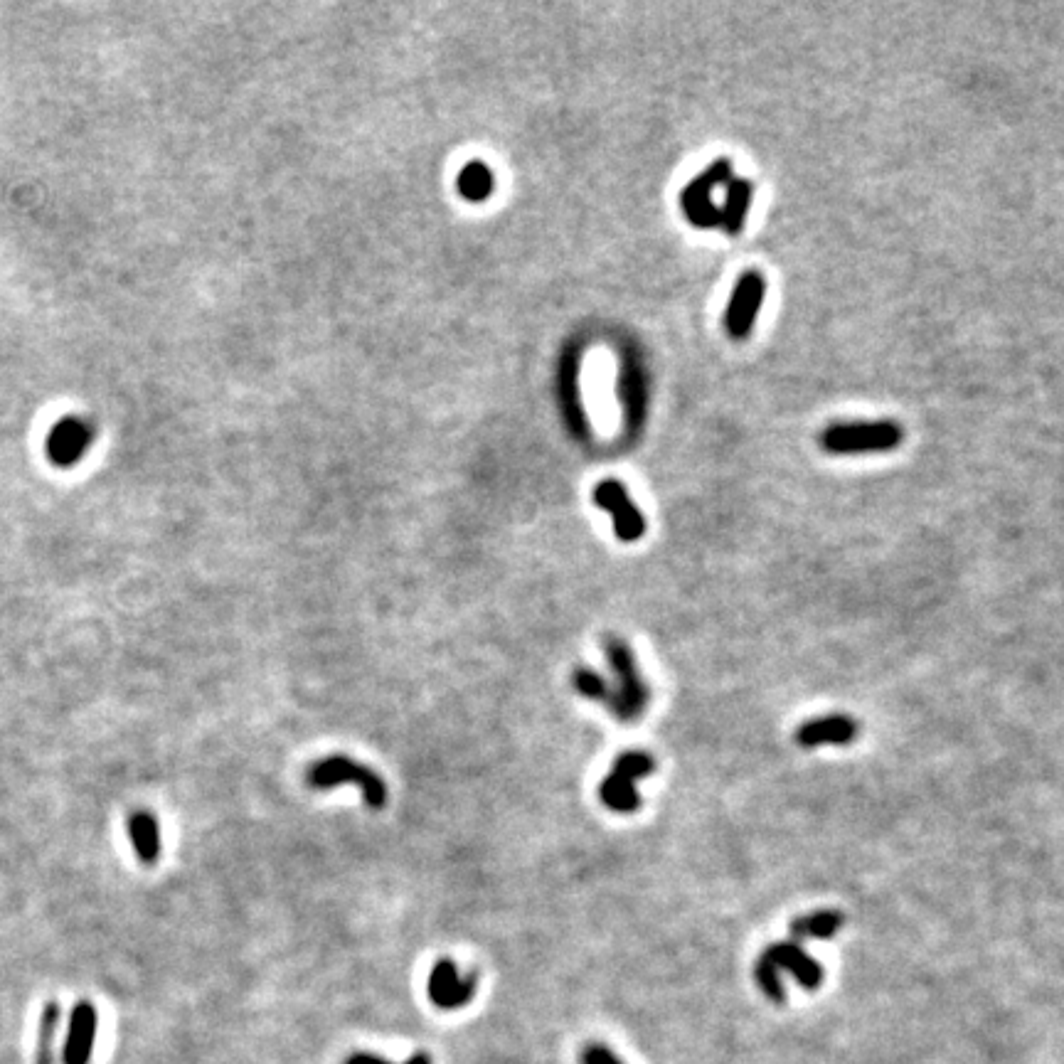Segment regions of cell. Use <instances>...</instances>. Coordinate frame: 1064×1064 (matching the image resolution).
Returning a JSON list of instances; mask_svg holds the SVG:
<instances>
[{
  "mask_svg": "<svg viewBox=\"0 0 1064 1064\" xmlns=\"http://www.w3.org/2000/svg\"><path fill=\"white\" fill-rule=\"evenodd\" d=\"M606 648V661L609 668L614 670V685L609 688V698L604 705L609 707L611 715L621 722H633L643 715V710L648 707L651 700V688L643 680L641 670H638L636 656H633L631 646L619 636H609L604 643Z\"/></svg>",
  "mask_w": 1064,
  "mask_h": 1064,
  "instance_id": "cell-1",
  "label": "cell"
},
{
  "mask_svg": "<svg viewBox=\"0 0 1064 1064\" xmlns=\"http://www.w3.org/2000/svg\"><path fill=\"white\" fill-rule=\"evenodd\" d=\"M656 771V759L648 752L633 749L616 759L606 779L599 786V798L606 808L616 813H636L641 808L636 784Z\"/></svg>",
  "mask_w": 1064,
  "mask_h": 1064,
  "instance_id": "cell-2",
  "label": "cell"
},
{
  "mask_svg": "<svg viewBox=\"0 0 1064 1064\" xmlns=\"http://www.w3.org/2000/svg\"><path fill=\"white\" fill-rule=\"evenodd\" d=\"M904 432L897 422H850L823 429L821 446L831 454H872L892 451L902 444Z\"/></svg>",
  "mask_w": 1064,
  "mask_h": 1064,
  "instance_id": "cell-3",
  "label": "cell"
},
{
  "mask_svg": "<svg viewBox=\"0 0 1064 1064\" xmlns=\"http://www.w3.org/2000/svg\"><path fill=\"white\" fill-rule=\"evenodd\" d=\"M308 786L313 789H335L340 784H355L363 791L370 808H382L387 803V784L375 769L353 762L348 757H328L308 769Z\"/></svg>",
  "mask_w": 1064,
  "mask_h": 1064,
  "instance_id": "cell-4",
  "label": "cell"
},
{
  "mask_svg": "<svg viewBox=\"0 0 1064 1064\" xmlns=\"http://www.w3.org/2000/svg\"><path fill=\"white\" fill-rule=\"evenodd\" d=\"M732 178L734 166L730 158H717L712 166L702 170L698 178H693L685 185L683 193H680V207H683L690 225L700 227V230L722 227V212L720 207L712 202V193H715L720 185L730 183Z\"/></svg>",
  "mask_w": 1064,
  "mask_h": 1064,
  "instance_id": "cell-5",
  "label": "cell"
},
{
  "mask_svg": "<svg viewBox=\"0 0 1064 1064\" xmlns=\"http://www.w3.org/2000/svg\"><path fill=\"white\" fill-rule=\"evenodd\" d=\"M764 294L766 281L762 271L752 269L739 276V281L734 284L730 303H727L725 308V331L730 338H749V333L754 331V323H757L759 308H762L764 303Z\"/></svg>",
  "mask_w": 1064,
  "mask_h": 1064,
  "instance_id": "cell-6",
  "label": "cell"
},
{
  "mask_svg": "<svg viewBox=\"0 0 1064 1064\" xmlns=\"http://www.w3.org/2000/svg\"><path fill=\"white\" fill-rule=\"evenodd\" d=\"M94 436V424L87 417H65L50 429L45 441L47 459L55 466L69 468L84 459L87 449L92 446Z\"/></svg>",
  "mask_w": 1064,
  "mask_h": 1064,
  "instance_id": "cell-7",
  "label": "cell"
},
{
  "mask_svg": "<svg viewBox=\"0 0 1064 1064\" xmlns=\"http://www.w3.org/2000/svg\"><path fill=\"white\" fill-rule=\"evenodd\" d=\"M594 503L611 515L619 540L636 542L646 532V520H643L641 510L636 508V503L629 498V491L619 481L599 483L594 491Z\"/></svg>",
  "mask_w": 1064,
  "mask_h": 1064,
  "instance_id": "cell-8",
  "label": "cell"
},
{
  "mask_svg": "<svg viewBox=\"0 0 1064 1064\" xmlns=\"http://www.w3.org/2000/svg\"><path fill=\"white\" fill-rule=\"evenodd\" d=\"M476 988V973L461 978L459 968L449 959H441L439 964L432 968V973H429V1000L441 1010L464 1008V1005L471 1003V998L476 996Z\"/></svg>",
  "mask_w": 1064,
  "mask_h": 1064,
  "instance_id": "cell-9",
  "label": "cell"
},
{
  "mask_svg": "<svg viewBox=\"0 0 1064 1064\" xmlns=\"http://www.w3.org/2000/svg\"><path fill=\"white\" fill-rule=\"evenodd\" d=\"M99 1013L92 1000H77L69 1015V1028L62 1047V1064H89L97 1042Z\"/></svg>",
  "mask_w": 1064,
  "mask_h": 1064,
  "instance_id": "cell-10",
  "label": "cell"
},
{
  "mask_svg": "<svg viewBox=\"0 0 1064 1064\" xmlns=\"http://www.w3.org/2000/svg\"><path fill=\"white\" fill-rule=\"evenodd\" d=\"M764 956L779 971H789L806 991H816L823 983V966L806 954L798 941H776L764 951Z\"/></svg>",
  "mask_w": 1064,
  "mask_h": 1064,
  "instance_id": "cell-11",
  "label": "cell"
},
{
  "mask_svg": "<svg viewBox=\"0 0 1064 1064\" xmlns=\"http://www.w3.org/2000/svg\"><path fill=\"white\" fill-rule=\"evenodd\" d=\"M858 737V722L848 715H828L803 722L796 730V742L803 749L821 747V744H850Z\"/></svg>",
  "mask_w": 1064,
  "mask_h": 1064,
  "instance_id": "cell-12",
  "label": "cell"
},
{
  "mask_svg": "<svg viewBox=\"0 0 1064 1064\" xmlns=\"http://www.w3.org/2000/svg\"><path fill=\"white\" fill-rule=\"evenodd\" d=\"M129 840L131 848L136 853V858L143 865H156L163 855V838H161V823L153 816L151 811H136L129 818Z\"/></svg>",
  "mask_w": 1064,
  "mask_h": 1064,
  "instance_id": "cell-13",
  "label": "cell"
},
{
  "mask_svg": "<svg viewBox=\"0 0 1064 1064\" xmlns=\"http://www.w3.org/2000/svg\"><path fill=\"white\" fill-rule=\"evenodd\" d=\"M752 198H754L752 180L732 178L730 183H727L725 205L720 207V212H722V230L730 234V237L742 232L744 220H747V212H749V207H752Z\"/></svg>",
  "mask_w": 1064,
  "mask_h": 1064,
  "instance_id": "cell-14",
  "label": "cell"
},
{
  "mask_svg": "<svg viewBox=\"0 0 1064 1064\" xmlns=\"http://www.w3.org/2000/svg\"><path fill=\"white\" fill-rule=\"evenodd\" d=\"M60 1023H62L60 1003H57V1000H47L40 1010V1018H37L35 1064H55Z\"/></svg>",
  "mask_w": 1064,
  "mask_h": 1064,
  "instance_id": "cell-15",
  "label": "cell"
},
{
  "mask_svg": "<svg viewBox=\"0 0 1064 1064\" xmlns=\"http://www.w3.org/2000/svg\"><path fill=\"white\" fill-rule=\"evenodd\" d=\"M843 927V914L835 909H821V912L806 914L791 924L794 939H831Z\"/></svg>",
  "mask_w": 1064,
  "mask_h": 1064,
  "instance_id": "cell-16",
  "label": "cell"
},
{
  "mask_svg": "<svg viewBox=\"0 0 1064 1064\" xmlns=\"http://www.w3.org/2000/svg\"><path fill=\"white\" fill-rule=\"evenodd\" d=\"M493 173L483 163H468L459 173V193L466 200H486L493 190Z\"/></svg>",
  "mask_w": 1064,
  "mask_h": 1064,
  "instance_id": "cell-17",
  "label": "cell"
},
{
  "mask_svg": "<svg viewBox=\"0 0 1064 1064\" xmlns=\"http://www.w3.org/2000/svg\"><path fill=\"white\" fill-rule=\"evenodd\" d=\"M572 683H574V690H577L582 698L594 700V702H606V698H609L611 685L606 683L604 675H599L597 670L577 668L572 675Z\"/></svg>",
  "mask_w": 1064,
  "mask_h": 1064,
  "instance_id": "cell-18",
  "label": "cell"
},
{
  "mask_svg": "<svg viewBox=\"0 0 1064 1064\" xmlns=\"http://www.w3.org/2000/svg\"><path fill=\"white\" fill-rule=\"evenodd\" d=\"M754 978H757L759 988H762V993L766 998H771L774 1003H784L786 991H784V983H781L779 968L771 964L764 954L759 956L757 968H754Z\"/></svg>",
  "mask_w": 1064,
  "mask_h": 1064,
  "instance_id": "cell-19",
  "label": "cell"
},
{
  "mask_svg": "<svg viewBox=\"0 0 1064 1064\" xmlns=\"http://www.w3.org/2000/svg\"><path fill=\"white\" fill-rule=\"evenodd\" d=\"M582 1064H626L616 1052H611L609 1047L601 1045V1042H589L587 1047L579 1055Z\"/></svg>",
  "mask_w": 1064,
  "mask_h": 1064,
  "instance_id": "cell-20",
  "label": "cell"
},
{
  "mask_svg": "<svg viewBox=\"0 0 1064 1064\" xmlns=\"http://www.w3.org/2000/svg\"><path fill=\"white\" fill-rule=\"evenodd\" d=\"M345 1064H392L387 1060H382V1057H375V1055H367V1052H358V1055H350L348 1060H345Z\"/></svg>",
  "mask_w": 1064,
  "mask_h": 1064,
  "instance_id": "cell-21",
  "label": "cell"
},
{
  "mask_svg": "<svg viewBox=\"0 0 1064 1064\" xmlns=\"http://www.w3.org/2000/svg\"><path fill=\"white\" fill-rule=\"evenodd\" d=\"M402 1064H432V1057H429L427 1052H417V1055H412L407 1062H402Z\"/></svg>",
  "mask_w": 1064,
  "mask_h": 1064,
  "instance_id": "cell-22",
  "label": "cell"
}]
</instances>
